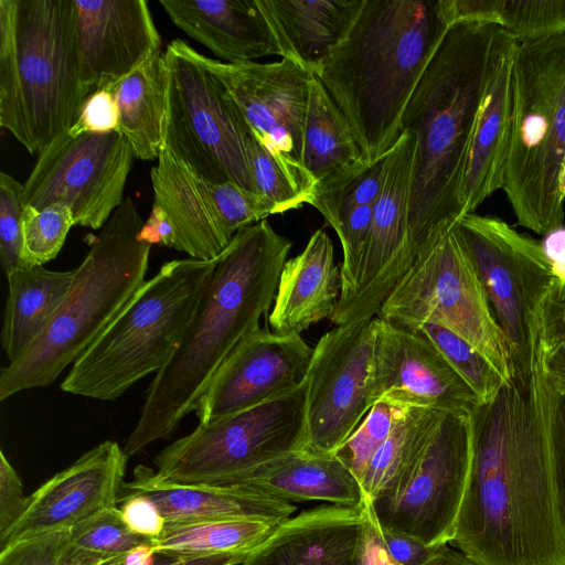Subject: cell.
I'll return each mask as SVG.
<instances>
[{"instance_id":"cell-1","label":"cell","mask_w":565,"mask_h":565,"mask_svg":"<svg viewBox=\"0 0 565 565\" xmlns=\"http://www.w3.org/2000/svg\"><path fill=\"white\" fill-rule=\"evenodd\" d=\"M539 334L530 370L471 411L472 458L451 545L477 565H565L554 454L558 395Z\"/></svg>"},{"instance_id":"cell-2","label":"cell","mask_w":565,"mask_h":565,"mask_svg":"<svg viewBox=\"0 0 565 565\" xmlns=\"http://www.w3.org/2000/svg\"><path fill=\"white\" fill-rule=\"evenodd\" d=\"M514 41L497 25L452 24L405 107L401 132L415 138L413 262L466 215L462 191L477 119L497 66Z\"/></svg>"},{"instance_id":"cell-3","label":"cell","mask_w":565,"mask_h":565,"mask_svg":"<svg viewBox=\"0 0 565 565\" xmlns=\"http://www.w3.org/2000/svg\"><path fill=\"white\" fill-rule=\"evenodd\" d=\"M291 242L266 220L238 231L215 259L181 342L147 390L122 448L129 458L169 438L210 381L274 302Z\"/></svg>"},{"instance_id":"cell-4","label":"cell","mask_w":565,"mask_h":565,"mask_svg":"<svg viewBox=\"0 0 565 565\" xmlns=\"http://www.w3.org/2000/svg\"><path fill=\"white\" fill-rule=\"evenodd\" d=\"M449 28L440 0H364L316 73L367 163L398 139L405 107Z\"/></svg>"},{"instance_id":"cell-5","label":"cell","mask_w":565,"mask_h":565,"mask_svg":"<svg viewBox=\"0 0 565 565\" xmlns=\"http://www.w3.org/2000/svg\"><path fill=\"white\" fill-rule=\"evenodd\" d=\"M81 79L73 0H0V126L40 154L77 120Z\"/></svg>"},{"instance_id":"cell-6","label":"cell","mask_w":565,"mask_h":565,"mask_svg":"<svg viewBox=\"0 0 565 565\" xmlns=\"http://www.w3.org/2000/svg\"><path fill=\"white\" fill-rule=\"evenodd\" d=\"M127 196L104 225L39 338L0 372V401L53 383L104 332L145 284L151 245Z\"/></svg>"},{"instance_id":"cell-7","label":"cell","mask_w":565,"mask_h":565,"mask_svg":"<svg viewBox=\"0 0 565 565\" xmlns=\"http://www.w3.org/2000/svg\"><path fill=\"white\" fill-rule=\"evenodd\" d=\"M504 191L516 223L546 236L565 216V33L516 42Z\"/></svg>"},{"instance_id":"cell-8","label":"cell","mask_w":565,"mask_h":565,"mask_svg":"<svg viewBox=\"0 0 565 565\" xmlns=\"http://www.w3.org/2000/svg\"><path fill=\"white\" fill-rule=\"evenodd\" d=\"M214 265L191 257L164 263L72 364L61 390L115 401L160 371L179 347Z\"/></svg>"},{"instance_id":"cell-9","label":"cell","mask_w":565,"mask_h":565,"mask_svg":"<svg viewBox=\"0 0 565 565\" xmlns=\"http://www.w3.org/2000/svg\"><path fill=\"white\" fill-rule=\"evenodd\" d=\"M164 55L162 148L211 183L253 191L247 154L249 126L221 81L181 39Z\"/></svg>"},{"instance_id":"cell-10","label":"cell","mask_w":565,"mask_h":565,"mask_svg":"<svg viewBox=\"0 0 565 565\" xmlns=\"http://www.w3.org/2000/svg\"><path fill=\"white\" fill-rule=\"evenodd\" d=\"M376 317L405 330L425 322L440 324L486 356L507 381L516 374L505 337L455 226L417 254Z\"/></svg>"},{"instance_id":"cell-11","label":"cell","mask_w":565,"mask_h":565,"mask_svg":"<svg viewBox=\"0 0 565 565\" xmlns=\"http://www.w3.org/2000/svg\"><path fill=\"white\" fill-rule=\"evenodd\" d=\"M307 380L295 391L213 424L199 425L153 459L164 483L222 487L305 449Z\"/></svg>"},{"instance_id":"cell-12","label":"cell","mask_w":565,"mask_h":565,"mask_svg":"<svg viewBox=\"0 0 565 565\" xmlns=\"http://www.w3.org/2000/svg\"><path fill=\"white\" fill-rule=\"evenodd\" d=\"M509 345L515 372L531 366L540 303L554 279L542 243L504 221L466 214L455 225Z\"/></svg>"},{"instance_id":"cell-13","label":"cell","mask_w":565,"mask_h":565,"mask_svg":"<svg viewBox=\"0 0 565 565\" xmlns=\"http://www.w3.org/2000/svg\"><path fill=\"white\" fill-rule=\"evenodd\" d=\"M472 458L471 412H444L426 447L390 493L370 502L379 524L427 546L449 544Z\"/></svg>"},{"instance_id":"cell-14","label":"cell","mask_w":565,"mask_h":565,"mask_svg":"<svg viewBox=\"0 0 565 565\" xmlns=\"http://www.w3.org/2000/svg\"><path fill=\"white\" fill-rule=\"evenodd\" d=\"M135 159L120 131L71 136L66 130L39 154L23 184V204L36 210L65 204L75 225L99 230L124 202Z\"/></svg>"},{"instance_id":"cell-15","label":"cell","mask_w":565,"mask_h":565,"mask_svg":"<svg viewBox=\"0 0 565 565\" xmlns=\"http://www.w3.org/2000/svg\"><path fill=\"white\" fill-rule=\"evenodd\" d=\"M375 317L335 326L320 338L307 375L306 451L332 455L375 404Z\"/></svg>"},{"instance_id":"cell-16","label":"cell","mask_w":565,"mask_h":565,"mask_svg":"<svg viewBox=\"0 0 565 565\" xmlns=\"http://www.w3.org/2000/svg\"><path fill=\"white\" fill-rule=\"evenodd\" d=\"M199 57L310 203L315 183L302 164V151L309 86L315 75L287 58L230 64L201 53Z\"/></svg>"},{"instance_id":"cell-17","label":"cell","mask_w":565,"mask_h":565,"mask_svg":"<svg viewBox=\"0 0 565 565\" xmlns=\"http://www.w3.org/2000/svg\"><path fill=\"white\" fill-rule=\"evenodd\" d=\"M415 138L402 131L386 153L382 191L374 204L365 250L351 292L339 298L335 326L372 319L413 264L409 203Z\"/></svg>"},{"instance_id":"cell-18","label":"cell","mask_w":565,"mask_h":565,"mask_svg":"<svg viewBox=\"0 0 565 565\" xmlns=\"http://www.w3.org/2000/svg\"><path fill=\"white\" fill-rule=\"evenodd\" d=\"M313 349L300 334L257 329L218 367L193 411L206 426L288 394L302 385Z\"/></svg>"},{"instance_id":"cell-19","label":"cell","mask_w":565,"mask_h":565,"mask_svg":"<svg viewBox=\"0 0 565 565\" xmlns=\"http://www.w3.org/2000/svg\"><path fill=\"white\" fill-rule=\"evenodd\" d=\"M372 394L374 403L385 397L440 412H471L480 405L471 387L427 338L377 317Z\"/></svg>"},{"instance_id":"cell-20","label":"cell","mask_w":565,"mask_h":565,"mask_svg":"<svg viewBox=\"0 0 565 565\" xmlns=\"http://www.w3.org/2000/svg\"><path fill=\"white\" fill-rule=\"evenodd\" d=\"M128 457L118 443L105 440L53 476L30 497L0 547L52 532L68 531L117 507Z\"/></svg>"},{"instance_id":"cell-21","label":"cell","mask_w":565,"mask_h":565,"mask_svg":"<svg viewBox=\"0 0 565 565\" xmlns=\"http://www.w3.org/2000/svg\"><path fill=\"white\" fill-rule=\"evenodd\" d=\"M79 74L90 90L107 88L161 51L146 0H73Z\"/></svg>"},{"instance_id":"cell-22","label":"cell","mask_w":565,"mask_h":565,"mask_svg":"<svg viewBox=\"0 0 565 565\" xmlns=\"http://www.w3.org/2000/svg\"><path fill=\"white\" fill-rule=\"evenodd\" d=\"M363 522L364 503L302 511L279 524L241 565H356Z\"/></svg>"},{"instance_id":"cell-23","label":"cell","mask_w":565,"mask_h":565,"mask_svg":"<svg viewBox=\"0 0 565 565\" xmlns=\"http://www.w3.org/2000/svg\"><path fill=\"white\" fill-rule=\"evenodd\" d=\"M159 3L180 30L224 63L280 56L258 0H159Z\"/></svg>"},{"instance_id":"cell-24","label":"cell","mask_w":565,"mask_h":565,"mask_svg":"<svg viewBox=\"0 0 565 565\" xmlns=\"http://www.w3.org/2000/svg\"><path fill=\"white\" fill-rule=\"evenodd\" d=\"M127 494L149 498L166 522L254 519L281 524L296 511L290 502L246 489L164 483L146 466L122 483L119 498Z\"/></svg>"},{"instance_id":"cell-25","label":"cell","mask_w":565,"mask_h":565,"mask_svg":"<svg viewBox=\"0 0 565 565\" xmlns=\"http://www.w3.org/2000/svg\"><path fill=\"white\" fill-rule=\"evenodd\" d=\"M341 295V270L334 262L329 235L317 230L303 250L287 259L281 268L268 321L278 334L301 331L335 310Z\"/></svg>"},{"instance_id":"cell-26","label":"cell","mask_w":565,"mask_h":565,"mask_svg":"<svg viewBox=\"0 0 565 565\" xmlns=\"http://www.w3.org/2000/svg\"><path fill=\"white\" fill-rule=\"evenodd\" d=\"M150 177L154 203L164 210L173 228L172 248L191 258L216 259L232 237L218 221L209 181L163 148Z\"/></svg>"},{"instance_id":"cell-27","label":"cell","mask_w":565,"mask_h":565,"mask_svg":"<svg viewBox=\"0 0 565 565\" xmlns=\"http://www.w3.org/2000/svg\"><path fill=\"white\" fill-rule=\"evenodd\" d=\"M364 0H258L280 57L313 75L345 38Z\"/></svg>"},{"instance_id":"cell-28","label":"cell","mask_w":565,"mask_h":565,"mask_svg":"<svg viewBox=\"0 0 565 565\" xmlns=\"http://www.w3.org/2000/svg\"><path fill=\"white\" fill-rule=\"evenodd\" d=\"M217 488H237L282 501L320 500L337 505L361 507V482L332 455L299 450L268 462Z\"/></svg>"},{"instance_id":"cell-29","label":"cell","mask_w":565,"mask_h":565,"mask_svg":"<svg viewBox=\"0 0 565 565\" xmlns=\"http://www.w3.org/2000/svg\"><path fill=\"white\" fill-rule=\"evenodd\" d=\"M514 41L503 53L483 98L472 136L463 182L465 213L502 190L512 122Z\"/></svg>"},{"instance_id":"cell-30","label":"cell","mask_w":565,"mask_h":565,"mask_svg":"<svg viewBox=\"0 0 565 565\" xmlns=\"http://www.w3.org/2000/svg\"><path fill=\"white\" fill-rule=\"evenodd\" d=\"M302 164L315 183L313 195L370 166L347 118L316 76L309 86Z\"/></svg>"},{"instance_id":"cell-31","label":"cell","mask_w":565,"mask_h":565,"mask_svg":"<svg viewBox=\"0 0 565 565\" xmlns=\"http://www.w3.org/2000/svg\"><path fill=\"white\" fill-rule=\"evenodd\" d=\"M75 276V269L53 271L43 266L7 275L8 298L1 342L9 363L15 361L43 332Z\"/></svg>"},{"instance_id":"cell-32","label":"cell","mask_w":565,"mask_h":565,"mask_svg":"<svg viewBox=\"0 0 565 565\" xmlns=\"http://www.w3.org/2000/svg\"><path fill=\"white\" fill-rule=\"evenodd\" d=\"M119 108V131L137 159H158L166 113V62L162 51L148 57L119 82L107 87Z\"/></svg>"},{"instance_id":"cell-33","label":"cell","mask_w":565,"mask_h":565,"mask_svg":"<svg viewBox=\"0 0 565 565\" xmlns=\"http://www.w3.org/2000/svg\"><path fill=\"white\" fill-rule=\"evenodd\" d=\"M279 524L254 519L166 522L151 539L157 554L169 557L213 554H249Z\"/></svg>"},{"instance_id":"cell-34","label":"cell","mask_w":565,"mask_h":565,"mask_svg":"<svg viewBox=\"0 0 565 565\" xmlns=\"http://www.w3.org/2000/svg\"><path fill=\"white\" fill-rule=\"evenodd\" d=\"M449 23L497 25L516 42L565 33V0H445Z\"/></svg>"},{"instance_id":"cell-35","label":"cell","mask_w":565,"mask_h":565,"mask_svg":"<svg viewBox=\"0 0 565 565\" xmlns=\"http://www.w3.org/2000/svg\"><path fill=\"white\" fill-rule=\"evenodd\" d=\"M444 412L407 406L371 460L361 481L370 502L390 493L405 478L426 447Z\"/></svg>"},{"instance_id":"cell-36","label":"cell","mask_w":565,"mask_h":565,"mask_svg":"<svg viewBox=\"0 0 565 565\" xmlns=\"http://www.w3.org/2000/svg\"><path fill=\"white\" fill-rule=\"evenodd\" d=\"M150 542L128 527L119 508H109L68 530L57 565H102Z\"/></svg>"},{"instance_id":"cell-37","label":"cell","mask_w":565,"mask_h":565,"mask_svg":"<svg viewBox=\"0 0 565 565\" xmlns=\"http://www.w3.org/2000/svg\"><path fill=\"white\" fill-rule=\"evenodd\" d=\"M408 331H415L427 338L440 351L475 392L480 405L493 399L510 382L486 356L449 329L437 323L425 322Z\"/></svg>"},{"instance_id":"cell-38","label":"cell","mask_w":565,"mask_h":565,"mask_svg":"<svg viewBox=\"0 0 565 565\" xmlns=\"http://www.w3.org/2000/svg\"><path fill=\"white\" fill-rule=\"evenodd\" d=\"M406 407L392 399L380 398L358 428L333 452L360 482Z\"/></svg>"},{"instance_id":"cell-39","label":"cell","mask_w":565,"mask_h":565,"mask_svg":"<svg viewBox=\"0 0 565 565\" xmlns=\"http://www.w3.org/2000/svg\"><path fill=\"white\" fill-rule=\"evenodd\" d=\"M73 225L72 210L65 204L56 203L42 210L24 205L22 237L25 266H43L54 259Z\"/></svg>"},{"instance_id":"cell-40","label":"cell","mask_w":565,"mask_h":565,"mask_svg":"<svg viewBox=\"0 0 565 565\" xmlns=\"http://www.w3.org/2000/svg\"><path fill=\"white\" fill-rule=\"evenodd\" d=\"M247 154L253 191L273 204L275 214L309 203L307 194L291 180L250 128L247 137Z\"/></svg>"},{"instance_id":"cell-41","label":"cell","mask_w":565,"mask_h":565,"mask_svg":"<svg viewBox=\"0 0 565 565\" xmlns=\"http://www.w3.org/2000/svg\"><path fill=\"white\" fill-rule=\"evenodd\" d=\"M386 156L342 183L316 193L310 205L315 206L331 225L353 207L375 204L382 191Z\"/></svg>"},{"instance_id":"cell-42","label":"cell","mask_w":565,"mask_h":565,"mask_svg":"<svg viewBox=\"0 0 565 565\" xmlns=\"http://www.w3.org/2000/svg\"><path fill=\"white\" fill-rule=\"evenodd\" d=\"M209 189L218 221L232 238L242 228L275 214L268 200L234 182H209Z\"/></svg>"},{"instance_id":"cell-43","label":"cell","mask_w":565,"mask_h":565,"mask_svg":"<svg viewBox=\"0 0 565 565\" xmlns=\"http://www.w3.org/2000/svg\"><path fill=\"white\" fill-rule=\"evenodd\" d=\"M23 184L12 175L0 173V258L6 276L26 268L23 258L22 215Z\"/></svg>"},{"instance_id":"cell-44","label":"cell","mask_w":565,"mask_h":565,"mask_svg":"<svg viewBox=\"0 0 565 565\" xmlns=\"http://www.w3.org/2000/svg\"><path fill=\"white\" fill-rule=\"evenodd\" d=\"M68 531L52 532L11 543L0 551V565H57Z\"/></svg>"},{"instance_id":"cell-45","label":"cell","mask_w":565,"mask_h":565,"mask_svg":"<svg viewBox=\"0 0 565 565\" xmlns=\"http://www.w3.org/2000/svg\"><path fill=\"white\" fill-rule=\"evenodd\" d=\"M119 108L106 88L96 89L84 102L76 122L67 130L71 136L119 131Z\"/></svg>"},{"instance_id":"cell-46","label":"cell","mask_w":565,"mask_h":565,"mask_svg":"<svg viewBox=\"0 0 565 565\" xmlns=\"http://www.w3.org/2000/svg\"><path fill=\"white\" fill-rule=\"evenodd\" d=\"M537 334L545 350L565 348V281L556 277L539 307Z\"/></svg>"},{"instance_id":"cell-47","label":"cell","mask_w":565,"mask_h":565,"mask_svg":"<svg viewBox=\"0 0 565 565\" xmlns=\"http://www.w3.org/2000/svg\"><path fill=\"white\" fill-rule=\"evenodd\" d=\"M28 503V497L23 494L22 481L0 451V539L14 526L23 514Z\"/></svg>"},{"instance_id":"cell-48","label":"cell","mask_w":565,"mask_h":565,"mask_svg":"<svg viewBox=\"0 0 565 565\" xmlns=\"http://www.w3.org/2000/svg\"><path fill=\"white\" fill-rule=\"evenodd\" d=\"M121 516L128 527L142 536H158L166 524L158 507L141 494H127L119 498Z\"/></svg>"},{"instance_id":"cell-49","label":"cell","mask_w":565,"mask_h":565,"mask_svg":"<svg viewBox=\"0 0 565 565\" xmlns=\"http://www.w3.org/2000/svg\"><path fill=\"white\" fill-rule=\"evenodd\" d=\"M356 565H399L390 556L382 540L377 519L366 499Z\"/></svg>"},{"instance_id":"cell-50","label":"cell","mask_w":565,"mask_h":565,"mask_svg":"<svg viewBox=\"0 0 565 565\" xmlns=\"http://www.w3.org/2000/svg\"><path fill=\"white\" fill-rule=\"evenodd\" d=\"M380 531L390 556L399 565H423L440 547L427 546L412 536L390 531L381 525Z\"/></svg>"},{"instance_id":"cell-51","label":"cell","mask_w":565,"mask_h":565,"mask_svg":"<svg viewBox=\"0 0 565 565\" xmlns=\"http://www.w3.org/2000/svg\"><path fill=\"white\" fill-rule=\"evenodd\" d=\"M554 482L558 522L565 545V398L559 396L556 411Z\"/></svg>"},{"instance_id":"cell-52","label":"cell","mask_w":565,"mask_h":565,"mask_svg":"<svg viewBox=\"0 0 565 565\" xmlns=\"http://www.w3.org/2000/svg\"><path fill=\"white\" fill-rule=\"evenodd\" d=\"M139 239L148 244H161L167 247H173L174 234L172 225L164 210L153 203L147 221L143 223Z\"/></svg>"},{"instance_id":"cell-53","label":"cell","mask_w":565,"mask_h":565,"mask_svg":"<svg viewBox=\"0 0 565 565\" xmlns=\"http://www.w3.org/2000/svg\"><path fill=\"white\" fill-rule=\"evenodd\" d=\"M247 556L248 554H213L169 557L157 554L154 565H236L242 564Z\"/></svg>"},{"instance_id":"cell-54","label":"cell","mask_w":565,"mask_h":565,"mask_svg":"<svg viewBox=\"0 0 565 565\" xmlns=\"http://www.w3.org/2000/svg\"><path fill=\"white\" fill-rule=\"evenodd\" d=\"M542 246L551 262L554 276L565 281V227L547 234Z\"/></svg>"},{"instance_id":"cell-55","label":"cell","mask_w":565,"mask_h":565,"mask_svg":"<svg viewBox=\"0 0 565 565\" xmlns=\"http://www.w3.org/2000/svg\"><path fill=\"white\" fill-rule=\"evenodd\" d=\"M544 367L551 385L559 397L565 398V348L544 349Z\"/></svg>"},{"instance_id":"cell-56","label":"cell","mask_w":565,"mask_h":565,"mask_svg":"<svg viewBox=\"0 0 565 565\" xmlns=\"http://www.w3.org/2000/svg\"><path fill=\"white\" fill-rule=\"evenodd\" d=\"M156 555L157 553L153 545L146 543L102 565H154Z\"/></svg>"},{"instance_id":"cell-57","label":"cell","mask_w":565,"mask_h":565,"mask_svg":"<svg viewBox=\"0 0 565 565\" xmlns=\"http://www.w3.org/2000/svg\"><path fill=\"white\" fill-rule=\"evenodd\" d=\"M423 565H477L459 550L440 546L437 552Z\"/></svg>"},{"instance_id":"cell-58","label":"cell","mask_w":565,"mask_h":565,"mask_svg":"<svg viewBox=\"0 0 565 565\" xmlns=\"http://www.w3.org/2000/svg\"><path fill=\"white\" fill-rule=\"evenodd\" d=\"M236 565H241V564H236Z\"/></svg>"}]
</instances>
